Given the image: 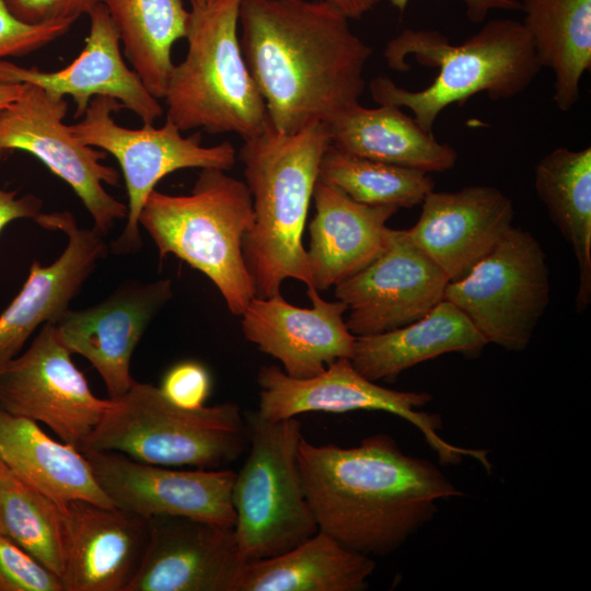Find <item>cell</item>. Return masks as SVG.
<instances>
[{"label":"cell","mask_w":591,"mask_h":591,"mask_svg":"<svg viewBox=\"0 0 591 591\" xmlns=\"http://www.w3.org/2000/svg\"><path fill=\"white\" fill-rule=\"evenodd\" d=\"M312 199L315 216L306 257L313 287L320 291L350 278L380 255L391 230L386 223L398 209L358 202L318 179Z\"/></svg>","instance_id":"cell-23"},{"label":"cell","mask_w":591,"mask_h":591,"mask_svg":"<svg viewBox=\"0 0 591 591\" xmlns=\"http://www.w3.org/2000/svg\"><path fill=\"white\" fill-rule=\"evenodd\" d=\"M248 455L235 473L231 500L234 535L247 563L282 554L317 531L298 463L301 422L246 418Z\"/></svg>","instance_id":"cell-8"},{"label":"cell","mask_w":591,"mask_h":591,"mask_svg":"<svg viewBox=\"0 0 591 591\" xmlns=\"http://www.w3.org/2000/svg\"><path fill=\"white\" fill-rule=\"evenodd\" d=\"M74 21L31 24L18 19L0 0V59L31 54L65 35Z\"/></svg>","instance_id":"cell-34"},{"label":"cell","mask_w":591,"mask_h":591,"mask_svg":"<svg viewBox=\"0 0 591 591\" xmlns=\"http://www.w3.org/2000/svg\"><path fill=\"white\" fill-rule=\"evenodd\" d=\"M406 234L450 279L463 277L512 227V200L500 189L475 185L432 189Z\"/></svg>","instance_id":"cell-21"},{"label":"cell","mask_w":591,"mask_h":591,"mask_svg":"<svg viewBox=\"0 0 591 591\" xmlns=\"http://www.w3.org/2000/svg\"><path fill=\"white\" fill-rule=\"evenodd\" d=\"M253 223L247 185L219 169H201L188 195L154 189L139 217L160 259L172 254L201 271L240 316L255 297L243 256V239Z\"/></svg>","instance_id":"cell-5"},{"label":"cell","mask_w":591,"mask_h":591,"mask_svg":"<svg viewBox=\"0 0 591 591\" xmlns=\"http://www.w3.org/2000/svg\"><path fill=\"white\" fill-rule=\"evenodd\" d=\"M0 533L60 579L65 568V508L0 462Z\"/></svg>","instance_id":"cell-31"},{"label":"cell","mask_w":591,"mask_h":591,"mask_svg":"<svg viewBox=\"0 0 591 591\" xmlns=\"http://www.w3.org/2000/svg\"><path fill=\"white\" fill-rule=\"evenodd\" d=\"M71 355L55 324H43L28 348L0 368V407L46 425L80 451L113 401L92 393Z\"/></svg>","instance_id":"cell-13"},{"label":"cell","mask_w":591,"mask_h":591,"mask_svg":"<svg viewBox=\"0 0 591 591\" xmlns=\"http://www.w3.org/2000/svg\"><path fill=\"white\" fill-rule=\"evenodd\" d=\"M89 18L84 47L68 66L43 71L0 59V83L33 84L55 99L70 96L76 103V118L84 115L94 96L112 97L136 114L143 125H153L163 108L136 71L126 65L118 31L105 5L99 3Z\"/></svg>","instance_id":"cell-18"},{"label":"cell","mask_w":591,"mask_h":591,"mask_svg":"<svg viewBox=\"0 0 591 591\" xmlns=\"http://www.w3.org/2000/svg\"><path fill=\"white\" fill-rule=\"evenodd\" d=\"M112 401L80 452L113 451L149 464L217 470L248 445L246 420L233 402L187 409L160 387L137 381Z\"/></svg>","instance_id":"cell-7"},{"label":"cell","mask_w":591,"mask_h":591,"mask_svg":"<svg viewBox=\"0 0 591 591\" xmlns=\"http://www.w3.org/2000/svg\"><path fill=\"white\" fill-rule=\"evenodd\" d=\"M9 10L21 21L43 24L77 19L91 11L101 0H5Z\"/></svg>","instance_id":"cell-36"},{"label":"cell","mask_w":591,"mask_h":591,"mask_svg":"<svg viewBox=\"0 0 591 591\" xmlns=\"http://www.w3.org/2000/svg\"><path fill=\"white\" fill-rule=\"evenodd\" d=\"M450 279L407 236L390 230L384 250L363 269L335 286L356 336L389 332L413 323L444 300Z\"/></svg>","instance_id":"cell-14"},{"label":"cell","mask_w":591,"mask_h":591,"mask_svg":"<svg viewBox=\"0 0 591 591\" xmlns=\"http://www.w3.org/2000/svg\"><path fill=\"white\" fill-rule=\"evenodd\" d=\"M318 181L358 202L397 209L420 205L434 189L427 172L347 154L331 144L321 159Z\"/></svg>","instance_id":"cell-32"},{"label":"cell","mask_w":591,"mask_h":591,"mask_svg":"<svg viewBox=\"0 0 591 591\" xmlns=\"http://www.w3.org/2000/svg\"><path fill=\"white\" fill-rule=\"evenodd\" d=\"M241 2L192 5L187 53L174 66L164 96L166 119L181 131L234 132L246 140L270 124L240 43Z\"/></svg>","instance_id":"cell-6"},{"label":"cell","mask_w":591,"mask_h":591,"mask_svg":"<svg viewBox=\"0 0 591 591\" xmlns=\"http://www.w3.org/2000/svg\"><path fill=\"white\" fill-rule=\"evenodd\" d=\"M534 186L578 266L576 311L591 303V148L558 147L536 164Z\"/></svg>","instance_id":"cell-28"},{"label":"cell","mask_w":591,"mask_h":591,"mask_svg":"<svg viewBox=\"0 0 591 591\" xmlns=\"http://www.w3.org/2000/svg\"><path fill=\"white\" fill-rule=\"evenodd\" d=\"M311 308L288 302L280 292L254 297L241 314L242 332L257 348L280 361L292 378H310L339 358L351 359L356 336L344 318L347 306L306 288Z\"/></svg>","instance_id":"cell-19"},{"label":"cell","mask_w":591,"mask_h":591,"mask_svg":"<svg viewBox=\"0 0 591 591\" xmlns=\"http://www.w3.org/2000/svg\"><path fill=\"white\" fill-rule=\"evenodd\" d=\"M239 159L251 193L254 223L243 239V256L255 297L278 292L286 279L314 288L302 234L318 167L329 139L324 123L294 134L270 124L243 140Z\"/></svg>","instance_id":"cell-3"},{"label":"cell","mask_w":591,"mask_h":591,"mask_svg":"<svg viewBox=\"0 0 591 591\" xmlns=\"http://www.w3.org/2000/svg\"><path fill=\"white\" fill-rule=\"evenodd\" d=\"M189 1L192 5H204L211 2L212 0H189Z\"/></svg>","instance_id":"cell-41"},{"label":"cell","mask_w":591,"mask_h":591,"mask_svg":"<svg viewBox=\"0 0 591 591\" xmlns=\"http://www.w3.org/2000/svg\"><path fill=\"white\" fill-rule=\"evenodd\" d=\"M488 345L467 316L442 300L402 327L356 337L351 363L371 381H393L403 371L444 354L475 357Z\"/></svg>","instance_id":"cell-25"},{"label":"cell","mask_w":591,"mask_h":591,"mask_svg":"<svg viewBox=\"0 0 591 591\" xmlns=\"http://www.w3.org/2000/svg\"><path fill=\"white\" fill-rule=\"evenodd\" d=\"M15 190L0 187V233L12 221L23 218L34 219L42 209V200L31 194L16 196Z\"/></svg>","instance_id":"cell-37"},{"label":"cell","mask_w":591,"mask_h":591,"mask_svg":"<svg viewBox=\"0 0 591 591\" xmlns=\"http://www.w3.org/2000/svg\"><path fill=\"white\" fill-rule=\"evenodd\" d=\"M549 299L546 254L532 233L513 225L444 293L487 344L511 351L526 349Z\"/></svg>","instance_id":"cell-10"},{"label":"cell","mask_w":591,"mask_h":591,"mask_svg":"<svg viewBox=\"0 0 591 591\" xmlns=\"http://www.w3.org/2000/svg\"><path fill=\"white\" fill-rule=\"evenodd\" d=\"M172 296L171 279L126 281L95 305L66 310L54 324L67 349L92 364L109 398L116 399L135 383L130 374L132 352Z\"/></svg>","instance_id":"cell-16"},{"label":"cell","mask_w":591,"mask_h":591,"mask_svg":"<svg viewBox=\"0 0 591 591\" xmlns=\"http://www.w3.org/2000/svg\"><path fill=\"white\" fill-rule=\"evenodd\" d=\"M114 506L147 519L176 515L233 528L231 470L177 471L113 451L81 452Z\"/></svg>","instance_id":"cell-15"},{"label":"cell","mask_w":591,"mask_h":591,"mask_svg":"<svg viewBox=\"0 0 591 591\" xmlns=\"http://www.w3.org/2000/svg\"><path fill=\"white\" fill-rule=\"evenodd\" d=\"M34 220L44 229L65 233L68 243L50 265L33 260L22 289L0 314V368L20 355L38 327L55 323L69 309L108 250L103 235L80 228L69 211L40 212Z\"/></svg>","instance_id":"cell-20"},{"label":"cell","mask_w":591,"mask_h":591,"mask_svg":"<svg viewBox=\"0 0 591 591\" xmlns=\"http://www.w3.org/2000/svg\"><path fill=\"white\" fill-rule=\"evenodd\" d=\"M120 108L123 105L112 97L94 96L82 119L69 128L84 144L112 154L120 166L128 197L127 216L111 251L125 255L141 248L139 217L149 195L164 176L189 167L231 170L236 163V151L229 141L202 146L198 135L184 137L169 119L161 127L120 126L113 117Z\"/></svg>","instance_id":"cell-9"},{"label":"cell","mask_w":591,"mask_h":591,"mask_svg":"<svg viewBox=\"0 0 591 591\" xmlns=\"http://www.w3.org/2000/svg\"><path fill=\"white\" fill-rule=\"evenodd\" d=\"M324 0H242L240 43L270 125L294 134L359 102L372 48Z\"/></svg>","instance_id":"cell-1"},{"label":"cell","mask_w":591,"mask_h":591,"mask_svg":"<svg viewBox=\"0 0 591 591\" xmlns=\"http://www.w3.org/2000/svg\"><path fill=\"white\" fill-rule=\"evenodd\" d=\"M0 462L62 508L73 500L114 506L78 449L51 439L38 422L2 407Z\"/></svg>","instance_id":"cell-26"},{"label":"cell","mask_w":591,"mask_h":591,"mask_svg":"<svg viewBox=\"0 0 591 591\" xmlns=\"http://www.w3.org/2000/svg\"><path fill=\"white\" fill-rule=\"evenodd\" d=\"M259 402L256 413L268 420L294 418L300 414L381 410L414 425L443 465H459L464 457L480 464L487 450L454 445L438 433L441 418L419 410L431 401L427 392H405L378 385L363 376L348 358H339L310 378H292L277 366H264L257 374Z\"/></svg>","instance_id":"cell-11"},{"label":"cell","mask_w":591,"mask_h":591,"mask_svg":"<svg viewBox=\"0 0 591 591\" xmlns=\"http://www.w3.org/2000/svg\"><path fill=\"white\" fill-rule=\"evenodd\" d=\"M160 390L173 404L196 409L205 406L211 390V378L204 364L185 360L166 371Z\"/></svg>","instance_id":"cell-35"},{"label":"cell","mask_w":591,"mask_h":591,"mask_svg":"<svg viewBox=\"0 0 591 591\" xmlns=\"http://www.w3.org/2000/svg\"><path fill=\"white\" fill-rule=\"evenodd\" d=\"M374 568L371 556L317 531L282 554L247 563L234 591H362Z\"/></svg>","instance_id":"cell-27"},{"label":"cell","mask_w":591,"mask_h":591,"mask_svg":"<svg viewBox=\"0 0 591 591\" xmlns=\"http://www.w3.org/2000/svg\"><path fill=\"white\" fill-rule=\"evenodd\" d=\"M148 520L146 554L127 591H234L247 561L233 528L176 515Z\"/></svg>","instance_id":"cell-17"},{"label":"cell","mask_w":591,"mask_h":591,"mask_svg":"<svg viewBox=\"0 0 591 591\" xmlns=\"http://www.w3.org/2000/svg\"><path fill=\"white\" fill-rule=\"evenodd\" d=\"M67 111L66 99L26 84L23 94L0 112V150H22L37 158L72 188L93 219V229L106 235L127 216V205L103 186H118L120 175L101 162L104 151L81 142L63 124Z\"/></svg>","instance_id":"cell-12"},{"label":"cell","mask_w":591,"mask_h":591,"mask_svg":"<svg viewBox=\"0 0 591 591\" xmlns=\"http://www.w3.org/2000/svg\"><path fill=\"white\" fill-rule=\"evenodd\" d=\"M383 55L393 70H408L409 56L438 70L434 80L418 91L398 86L384 76L369 84L378 104L410 109L430 132L445 107L478 93L494 101L511 99L525 91L542 69L528 33L514 19L490 20L457 45L439 31L405 28L386 44Z\"/></svg>","instance_id":"cell-4"},{"label":"cell","mask_w":591,"mask_h":591,"mask_svg":"<svg viewBox=\"0 0 591 591\" xmlns=\"http://www.w3.org/2000/svg\"><path fill=\"white\" fill-rule=\"evenodd\" d=\"M329 144L347 154L410 167L447 172L457 160L450 144L438 141L401 107L359 102L325 123Z\"/></svg>","instance_id":"cell-24"},{"label":"cell","mask_w":591,"mask_h":591,"mask_svg":"<svg viewBox=\"0 0 591 591\" xmlns=\"http://www.w3.org/2000/svg\"><path fill=\"white\" fill-rule=\"evenodd\" d=\"M467 18L474 22H483L493 10H520L519 0H462ZM391 4L399 11H404L409 0H390Z\"/></svg>","instance_id":"cell-38"},{"label":"cell","mask_w":591,"mask_h":591,"mask_svg":"<svg viewBox=\"0 0 591 591\" xmlns=\"http://www.w3.org/2000/svg\"><path fill=\"white\" fill-rule=\"evenodd\" d=\"M65 591H127L149 541V520L116 506L65 507Z\"/></svg>","instance_id":"cell-22"},{"label":"cell","mask_w":591,"mask_h":591,"mask_svg":"<svg viewBox=\"0 0 591 591\" xmlns=\"http://www.w3.org/2000/svg\"><path fill=\"white\" fill-rule=\"evenodd\" d=\"M298 463L318 531L368 556L394 553L433 518L439 500L464 495L385 433L349 448L303 437Z\"/></svg>","instance_id":"cell-2"},{"label":"cell","mask_w":591,"mask_h":591,"mask_svg":"<svg viewBox=\"0 0 591 591\" xmlns=\"http://www.w3.org/2000/svg\"><path fill=\"white\" fill-rule=\"evenodd\" d=\"M124 54L148 91L164 99L174 68V44L186 38L190 11L182 0H101Z\"/></svg>","instance_id":"cell-30"},{"label":"cell","mask_w":591,"mask_h":591,"mask_svg":"<svg viewBox=\"0 0 591 591\" xmlns=\"http://www.w3.org/2000/svg\"><path fill=\"white\" fill-rule=\"evenodd\" d=\"M0 591H65L61 579L0 533Z\"/></svg>","instance_id":"cell-33"},{"label":"cell","mask_w":591,"mask_h":591,"mask_svg":"<svg viewBox=\"0 0 591 591\" xmlns=\"http://www.w3.org/2000/svg\"><path fill=\"white\" fill-rule=\"evenodd\" d=\"M522 23L542 68L555 77L554 101L570 111L591 68V0H519Z\"/></svg>","instance_id":"cell-29"},{"label":"cell","mask_w":591,"mask_h":591,"mask_svg":"<svg viewBox=\"0 0 591 591\" xmlns=\"http://www.w3.org/2000/svg\"><path fill=\"white\" fill-rule=\"evenodd\" d=\"M8 151L0 150V161L4 158Z\"/></svg>","instance_id":"cell-42"},{"label":"cell","mask_w":591,"mask_h":591,"mask_svg":"<svg viewBox=\"0 0 591 591\" xmlns=\"http://www.w3.org/2000/svg\"><path fill=\"white\" fill-rule=\"evenodd\" d=\"M343 12L348 19H359L375 5L381 0H324Z\"/></svg>","instance_id":"cell-39"},{"label":"cell","mask_w":591,"mask_h":591,"mask_svg":"<svg viewBox=\"0 0 591 591\" xmlns=\"http://www.w3.org/2000/svg\"><path fill=\"white\" fill-rule=\"evenodd\" d=\"M25 88L23 83H0V112L16 101Z\"/></svg>","instance_id":"cell-40"}]
</instances>
